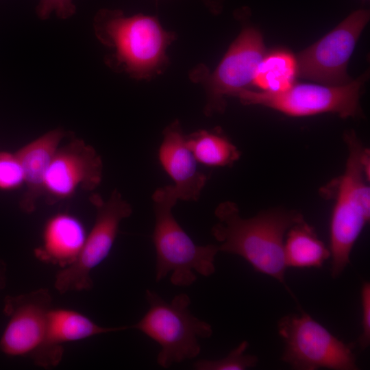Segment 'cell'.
Wrapping results in <instances>:
<instances>
[{
	"label": "cell",
	"mask_w": 370,
	"mask_h": 370,
	"mask_svg": "<svg viewBox=\"0 0 370 370\" xmlns=\"http://www.w3.org/2000/svg\"><path fill=\"white\" fill-rule=\"evenodd\" d=\"M214 215L217 222L211 232L219 251L242 257L256 271L286 287L284 238L289 228L304 220L302 214L278 208L243 218L236 204L226 201L218 205Z\"/></svg>",
	"instance_id": "obj_1"
},
{
	"label": "cell",
	"mask_w": 370,
	"mask_h": 370,
	"mask_svg": "<svg viewBox=\"0 0 370 370\" xmlns=\"http://www.w3.org/2000/svg\"><path fill=\"white\" fill-rule=\"evenodd\" d=\"M345 169L334 181L336 201L330 225L331 274L338 278L350 263L352 248L370 217L369 151L353 131L344 135Z\"/></svg>",
	"instance_id": "obj_2"
},
{
	"label": "cell",
	"mask_w": 370,
	"mask_h": 370,
	"mask_svg": "<svg viewBox=\"0 0 370 370\" xmlns=\"http://www.w3.org/2000/svg\"><path fill=\"white\" fill-rule=\"evenodd\" d=\"M155 226L152 241L156 249V280L169 273L177 286H188L196 280L194 271L208 277L215 272L217 245H199L176 221L172 209L178 201L173 185L160 187L152 195Z\"/></svg>",
	"instance_id": "obj_3"
},
{
	"label": "cell",
	"mask_w": 370,
	"mask_h": 370,
	"mask_svg": "<svg viewBox=\"0 0 370 370\" xmlns=\"http://www.w3.org/2000/svg\"><path fill=\"white\" fill-rule=\"evenodd\" d=\"M145 297L148 310L129 329L138 330L159 344L157 363L166 369L196 358L201 352L199 339L210 338L213 332L208 323L190 312L189 296L180 293L167 302L154 291L147 289Z\"/></svg>",
	"instance_id": "obj_4"
},
{
	"label": "cell",
	"mask_w": 370,
	"mask_h": 370,
	"mask_svg": "<svg viewBox=\"0 0 370 370\" xmlns=\"http://www.w3.org/2000/svg\"><path fill=\"white\" fill-rule=\"evenodd\" d=\"M95 29L101 42L115 48L118 62L134 76L151 74L164 61L170 36L153 17H125L118 11H104Z\"/></svg>",
	"instance_id": "obj_5"
},
{
	"label": "cell",
	"mask_w": 370,
	"mask_h": 370,
	"mask_svg": "<svg viewBox=\"0 0 370 370\" xmlns=\"http://www.w3.org/2000/svg\"><path fill=\"white\" fill-rule=\"evenodd\" d=\"M278 330L285 345L281 360L293 369H358L354 345L338 339L304 311L282 317Z\"/></svg>",
	"instance_id": "obj_6"
},
{
	"label": "cell",
	"mask_w": 370,
	"mask_h": 370,
	"mask_svg": "<svg viewBox=\"0 0 370 370\" xmlns=\"http://www.w3.org/2000/svg\"><path fill=\"white\" fill-rule=\"evenodd\" d=\"M89 201L95 209V223L77 258L56 275L54 286L61 294L92 287V271L108 257L121 221L132 213L131 204L116 189L107 199L99 194L92 193Z\"/></svg>",
	"instance_id": "obj_7"
},
{
	"label": "cell",
	"mask_w": 370,
	"mask_h": 370,
	"mask_svg": "<svg viewBox=\"0 0 370 370\" xmlns=\"http://www.w3.org/2000/svg\"><path fill=\"white\" fill-rule=\"evenodd\" d=\"M367 75L364 73L340 86L294 84L287 90L277 93L245 89L236 97L245 105L263 106L291 116L329 112L341 118L355 117L360 111V92Z\"/></svg>",
	"instance_id": "obj_8"
},
{
	"label": "cell",
	"mask_w": 370,
	"mask_h": 370,
	"mask_svg": "<svg viewBox=\"0 0 370 370\" xmlns=\"http://www.w3.org/2000/svg\"><path fill=\"white\" fill-rule=\"evenodd\" d=\"M52 297L47 288L8 295L3 314L8 323L0 338V351L12 357H28L38 365L45 347Z\"/></svg>",
	"instance_id": "obj_9"
},
{
	"label": "cell",
	"mask_w": 370,
	"mask_h": 370,
	"mask_svg": "<svg viewBox=\"0 0 370 370\" xmlns=\"http://www.w3.org/2000/svg\"><path fill=\"white\" fill-rule=\"evenodd\" d=\"M369 17L368 10L353 12L331 32L301 52L296 58L297 75L327 86L349 82L347 65Z\"/></svg>",
	"instance_id": "obj_10"
},
{
	"label": "cell",
	"mask_w": 370,
	"mask_h": 370,
	"mask_svg": "<svg viewBox=\"0 0 370 370\" xmlns=\"http://www.w3.org/2000/svg\"><path fill=\"white\" fill-rule=\"evenodd\" d=\"M103 165L96 149L75 138L56 150L43 187L45 203L55 205L73 197L78 190L92 192L101 184Z\"/></svg>",
	"instance_id": "obj_11"
},
{
	"label": "cell",
	"mask_w": 370,
	"mask_h": 370,
	"mask_svg": "<svg viewBox=\"0 0 370 370\" xmlns=\"http://www.w3.org/2000/svg\"><path fill=\"white\" fill-rule=\"evenodd\" d=\"M264 55L260 32L251 27L244 29L210 79L207 114L223 110L225 96H236L252 84L256 68Z\"/></svg>",
	"instance_id": "obj_12"
},
{
	"label": "cell",
	"mask_w": 370,
	"mask_h": 370,
	"mask_svg": "<svg viewBox=\"0 0 370 370\" xmlns=\"http://www.w3.org/2000/svg\"><path fill=\"white\" fill-rule=\"evenodd\" d=\"M158 160L174 182L173 186L177 199L197 201L206 186L208 177L198 170V162L188 147L186 137L177 121L164 130Z\"/></svg>",
	"instance_id": "obj_13"
},
{
	"label": "cell",
	"mask_w": 370,
	"mask_h": 370,
	"mask_svg": "<svg viewBox=\"0 0 370 370\" xmlns=\"http://www.w3.org/2000/svg\"><path fill=\"white\" fill-rule=\"evenodd\" d=\"M66 132L60 128L48 131L15 151L23 174L25 190L19 207L25 213L36 210L43 195L45 176L52 158Z\"/></svg>",
	"instance_id": "obj_14"
},
{
	"label": "cell",
	"mask_w": 370,
	"mask_h": 370,
	"mask_svg": "<svg viewBox=\"0 0 370 370\" xmlns=\"http://www.w3.org/2000/svg\"><path fill=\"white\" fill-rule=\"evenodd\" d=\"M127 329L129 326H101L79 312L52 308L49 314L46 345L38 366L45 369L56 367L62 358L64 343Z\"/></svg>",
	"instance_id": "obj_15"
},
{
	"label": "cell",
	"mask_w": 370,
	"mask_h": 370,
	"mask_svg": "<svg viewBox=\"0 0 370 370\" xmlns=\"http://www.w3.org/2000/svg\"><path fill=\"white\" fill-rule=\"evenodd\" d=\"M87 232L82 221L68 212H58L46 221L41 244L35 249V256L42 262L64 268L79 256Z\"/></svg>",
	"instance_id": "obj_16"
},
{
	"label": "cell",
	"mask_w": 370,
	"mask_h": 370,
	"mask_svg": "<svg viewBox=\"0 0 370 370\" xmlns=\"http://www.w3.org/2000/svg\"><path fill=\"white\" fill-rule=\"evenodd\" d=\"M284 251L287 267L296 268L321 267L330 257L329 248L304 219L287 231Z\"/></svg>",
	"instance_id": "obj_17"
},
{
	"label": "cell",
	"mask_w": 370,
	"mask_h": 370,
	"mask_svg": "<svg viewBox=\"0 0 370 370\" xmlns=\"http://www.w3.org/2000/svg\"><path fill=\"white\" fill-rule=\"evenodd\" d=\"M297 75V58L285 50L265 54L258 64L252 82L263 92L277 93L287 90Z\"/></svg>",
	"instance_id": "obj_18"
},
{
	"label": "cell",
	"mask_w": 370,
	"mask_h": 370,
	"mask_svg": "<svg viewBox=\"0 0 370 370\" xmlns=\"http://www.w3.org/2000/svg\"><path fill=\"white\" fill-rule=\"evenodd\" d=\"M198 163L208 166H232L241 157L237 147L219 131L199 130L185 136Z\"/></svg>",
	"instance_id": "obj_19"
},
{
	"label": "cell",
	"mask_w": 370,
	"mask_h": 370,
	"mask_svg": "<svg viewBox=\"0 0 370 370\" xmlns=\"http://www.w3.org/2000/svg\"><path fill=\"white\" fill-rule=\"evenodd\" d=\"M249 347L247 341H242L227 356L218 360H199L193 363L196 370H245L255 367L258 358L255 355L245 354Z\"/></svg>",
	"instance_id": "obj_20"
},
{
	"label": "cell",
	"mask_w": 370,
	"mask_h": 370,
	"mask_svg": "<svg viewBox=\"0 0 370 370\" xmlns=\"http://www.w3.org/2000/svg\"><path fill=\"white\" fill-rule=\"evenodd\" d=\"M23 174L15 152L0 151V191H13L23 186Z\"/></svg>",
	"instance_id": "obj_21"
},
{
	"label": "cell",
	"mask_w": 370,
	"mask_h": 370,
	"mask_svg": "<svg viewBox=\"0 0 370 370\" xmlns=\"http://www.w3.org/2000/svg\"><path fill=\"white\" fill-rule=\"evenodd\" d=\"M362 307V333L358 338L361 349L367 348L370 344V283L365 282L360 291Z\"/></svg>",
	"instance_id": "obj_22"
},
{
	"label": "cell",
	"mask_w": 370,
	"mask_h": 370,
	"mask_svg": "<svg viewBox=\"0 0 370 370\" xmlns=\"http://www.w3.org/2000/svg\"><path fill=\"white\" fill-rule=\"evenodd\" d=\"M72 0H40L37 13L42 19L47 18L55 11L58 16L66 18L75 13Z\"/></svg>",
	"instance_id": "obj_23"
},
{
	"label": "cell",
	"mask_w": 370,
	"mask_h": 370,
	"mask_svg": "<svg viewBox=\"0 0 370 370\" xmlns=\"http://www.w3.org/2000/svg\"><path fill=\"white\" fill-rule=\"evenodd\" d=\"M7 266L5 262L0 259V289H3L6 284Z\"/></svg>",
	"instance_id": "obj_24"
}]
</instances>
